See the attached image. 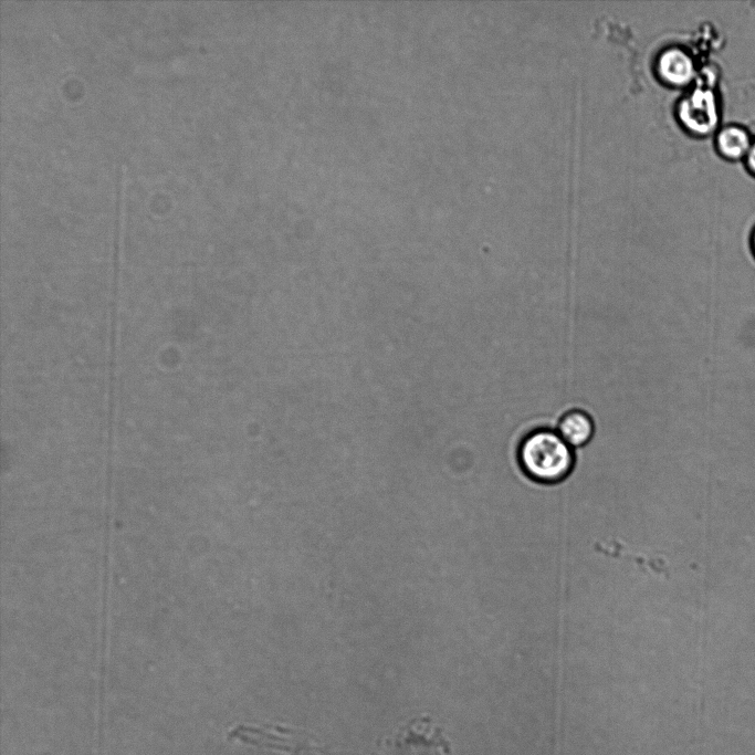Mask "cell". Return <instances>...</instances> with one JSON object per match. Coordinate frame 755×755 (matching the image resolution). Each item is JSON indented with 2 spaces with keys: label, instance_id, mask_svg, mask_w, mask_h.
<instances>
[{
  "label": "cell",
  "instance_id": "obj_1",
  "mask_svg": "<svg viewBox=\"0 0 755 755\" xmlns=\"http://www.w3.org/2000/svg\"><path fill=\"white\" fill-rule=\"evenodd\" d=\"M517 458L526 476L544 484L566 479L575 463L573 448L557 431L546 428L536 429L523 438Z\"/></svg>",
  "mask_w": 755,
  "mask_h": 755
},
{
  "label": "cell",
  "instance_id": "obj_2",
  "mask_svg": "<svg viewBox=\"0 0 755 755\" xmlns=\"http://www.w3.org/2000/svg\"><path fill=\"white\" fill-rule=\"evenodd\" d=\"M678 117L691 133L709 135L720 124V106L716 94L710 87H695L685 94L678 104Z\"/></svg>",
  "mask_w": 755,
  "mask_h": 755
},
{
  "label": "cell",
  "instance_id": "obj_3",
  "mask_svg": "<svg viewBox=\"0 0 755 755\" xmlns=\"http://www.w3.org/2000/svg\"><path fill=\"white\" fill-rule=\"evenodd\" d=\"M658 73L672 85H686L695 75V65L691 55L680 48H669L658 57Z\"/></svg>",
  "mask_w": 755,
  "mask_h": 755
},
{
  "label": "cell",
  "instance_id": "obj_4",
  "mask_svg": "<svg viewBox=\"0 0 755 755\" xmlns=\"http://www.w3.org/2000/svg\"><path fill=\"white\" fill-rule=\"evenodd\" d=\"M557 432L572 448H578L591 440L595 424L587 412L570 410L559 420Z\"/></svg>",
  "mask_w": 755,
  "mask_h": 755
},
{
  "label": "cell",
  "instance_id": "obj_5",
  "mask_svg": "<svg viewBox=\"0 0 755 755\" xmlns=\"http://www.w3.org/2000/svg\"><path fill=\"white\" fill-rule=\"evenodd\" d=\"M749 133L742 126L727 125L717 130L715 145L719 153L726 159H745L751 145Z\"/></svg>",
  "mask_w": 755,
  "mask_h": 755
},
{
  "label": "cell",
  "instance_id": "obj_6",
  "mask_svg": "<svg viewBox=\"0 0 755 755\" xmlns=\"http://www.w3.org/2000/svg\"><path fill=\"white\" fill-rule=\"evenodd\" d=\"M745 161L749 171L755 175V139L752 141L751 148L745 157Z\"/></svg>",
  "mask_w": 755,
  "mask_h": 755
},
{
  "label": "cell",
  "instance_id": "obj_7",
  "mask_svg": "<svg viewBox=\"0 0 755 755\" xmlns=\"http://www.w3.org/2000/svg\"><path fill=\"white\" fill-rule=\"evenodd\" d=\"M752 248H753V252L755 254V229H754L753 234H752Z\"/></svg>",
  "mask_w": 755,
  "mask_h": 755
}]
</instances>
